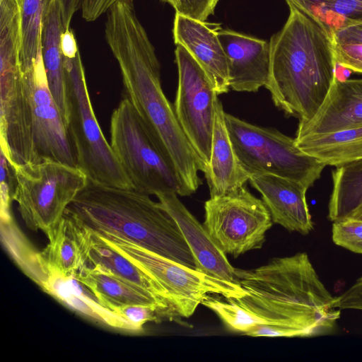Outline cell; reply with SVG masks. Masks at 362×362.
<instances>
[{
  "mask_svg": "<svg viewBox=\"0 0 362 362\" xmlns=\"http://www.w3.org/2000/svg\"><path fill=\"white\" fill-rule=\"evenodd\" d=\"M105 37L117 60L130 100L172 162L180 197L202 185V167L177 119L161 86L155 48L140 22L132 0H119L107 11Z\"/></svg>",
  "mask_w": 362,
  "mask_h": 362,
  "instance_id": "1",
  "label": "cell"
},
{
  "mask_svg": "<svg viewBox=\"0 0 362 362\" xmlns=\"http://www.w3.org/2000/svg\"><path fill=\"white\" fill-rule=\"evenodd\" d=\"M281 29L269 41L265 88L274 105L303 122L316 114L336 76L333 33L292 4Z\"/></svg>",
  "mask_w": 362,
  "mask_h": 362,
  "instance_id": "2",
  "label": "cell"
},
{
  "mask_svg": "<svg viewBox=\"0 0 362 362\" xmlns=\"http://www.w3.org/2000/svg\"><path fill=\"white\" fill-rule=\"evenodd\" d=\"M235 276L245 293L231 299L272 325L312 337L332 332L340 317L305 252L276 257L253 269L235 268Z\"/></svg>",
  "mask_w": 362,
  "mask_h": 362,
  "instance_id": "3",
  "label": "cell"
},
{
  "mask_svg": "<svg viewBox=\"0 0 362 362\" xmlns=\"http://www.w3.org/2000/svg\"><path fill=\"white\" fill-rule=\"evenodd\" d=\"M64 215L93 232L117 236L195 269L177 224L150 195L88 180Z\"/></svg>",
  "mask_w": 362,
  "mask_h": 362,
  "instance_id": "4",
  "label": "cell"
},
{
  "mask_svg": "<svg viewBox=\"0 0 362 362\" xmlns=\"http://www.w3.org/2000/svg\"><path fill=\"white\" fill-rule=\"evenodd\" d=\"M110 134L111 147L134 189L148 195H180L181 185L172 162L127 97L112 113Z\"/></svg>",
  "mask_w": 362,
  "mask_h": 362,
  "instance_id": "5",
  "label": "cell"
},
{
  "mask_svg": "<svg viewBox=\"0 0 362 362\" xmlns=\"http://www.w3.org/2000/svg\"><path fill=\"white\" fill-rule=\"evenodd\" d=\"M64 64L69 102L66 129L77 167L91 182L134 189L94 113L80 52L73 59L64 57Z\"/></svg>",
  "mask_w": 362,
  "mask_h": 362,
  "instance_id": "6",
  "label": "cell"
},
{
  "mask_svg": "<svg viewBox=\"0 0 362 362\" xmlns=\"http://www.w3.org/2000/svg\"><path fill=\"white\" fill-rule=\"evenodd\" d=\"M11 166L14 174L12 199L22 219L28 228L40 230L48 238L68 206L87 185V176L78 167L51 160Z\"/></svg>",
  "mask_w": 362,
  "mask_h": 362,
  "instance_id": "7",
  "label": "cell"
},
{
  "mask_svg": "<svg viewBox=\"0 0 362 362\" xmlns=\"http://www.w3.org/2000/svg\"><path fill=\"white\" fill-rule=\"evenodd\" d=\"M226 123L240 165L251 176L271 174L308 189L326 166L305 153L295 139L279 131L250 124L225 113Z\"/></svg>",
  "mask_w": 362,
  "mask_h": 362,
  "instance_id": "8",
  "label": "cell"
},
{
  "mask_svg": "<svg viewBox=\"0 0 362 362\" xmlns=\"http://www.w3.org/2000/svg\"><path fill=\"white\" fill-rule=\"evenodd\" d=\"M91 232L159 283L169 293L181 317H191L209 294L229 299L245 293L237 283L213 277L117 236Z\"/></svg>",
  "mask_w": 362,
  "mask_h": 362,
  "instance_id": "9",
  "label": "cell"
},
{
  "mask_svg": "<svg viewBox=\"0 0 362 362\" xmlns=\"http://www.w3.org/2000/svg\"><path fill=\"white\" fill-rule=\"evenodd\" d=\"M273 223L262 201L243 186L204 203L203 225L226 255L237 257L262 248Z\"/></svg>",
  "mask_w": 362,
  "mask_h": 362,
  "instance_id": "10",
  "label": "cell"
},
{
  "mask_svg": "<svg viewBox=\"0 0 362 362\" xmlns=\"http://www.w3.org/2000/svg\"><path fill=\"white\" fill-rule=\"evenodd\" d=\"M175 57L178 75L175 113L204 173L211 158L214 103L218 95L203 69L185 48L176 45Z\"/></svg>",
  "mask_w": 362,
  "mask_h": 362,
  "instance_id": "11",
  "label": "cell"
},
{
  "mask_svg": "<svg viewBox=\"0 0 362 362\" xmlns=\"http://www.w3.org/2000/svg\"><path fill=\"white\" fill-rule=\"evenodd\" d=\"M21 71L33 118L35 163L51 160L77 167L66 127L49 88L41 42L35 60Z\"/></svg>",
  "mask_w": 362,
  "mask_h": 362,
  "instance_id": "12",
  "label": "cell"
},
{
  "mask_svg": "<svg viewBox=\"0 0 362 362\" xmlns=\"http://www.w3.org/2000/svg\"><path fill=\"white\" fill-rule=\"evenodd\" d=\"M175 192L158 194L159 206L177 224L195 262V269L213 277L235 281L234 268L206 228L192 214ZM238 284V283H237Z\"/></svg>",
  "mask_w": 362,
  "mask_h": 362,
  "instance_id": "13",
  "label": "cell"
},
{
  "mask_svg": "<svg viewBox=\"0 0 362 362\" xmlns=\"http://www.w3.org/2000/svg\"><path fill=\"white\" fill-rule=\"evenodd\" d=\"M218 25L210 24L175 13L173 38L197 62L218 95L227 93L230 88L228 62L218 38Z\"/></svg>",
  "mask_w": 362,
  "mask_h": 362,
  "instance_id": "14",
  "label": "cell"
},
{
  "mask_svg": "<svg viewBox=\"0 0 362 362\" xmlns=\"http://www.w3.org/2000/svg\"><path fill=\"white\" fill-rule=\"evenodd\" d=\"M218 38L225 52L230 88L238 92H257L269 74V41L228 29H220Z\"/></svg>",
  "mask_w": 362,
  "mask_h": 362,
  "instance_id": "15",
  "label": "cell"
},
{
  "mask_svg": "<svg viewBox=\"0 0 362 362\" xmlns=\"http://www.w3.org/2000/svg\"><path fill=\"white\" fill-rule=\"evenodd\" d=\"M362 127V78L337 76L314 117L299 122L296 139Z\"/></svg>",
  "mask_w": 362,
  "mask_h": 362,
  "instance_id": "16",
  "label": "cell"
},
{
  "mask_svg": "<svg viewBox=\"0 0 362 362\" xmlns=\"http://www.w3.org/2000/svg\"><path fill=\"white\" fill-rule=\"evenodd\" d=\"M249 182L261 194L273 223L302 235L311 232L313 223L306 202L307 188L271 174L252 175Z\"/></svg>",
  "mask_w": 362,
  "mask_h": 362,
  "instance_id": "17",
  "label": "cell"
},
{
  "mask_svg": "<svg viewBox=\"0 0 362 362\" xmlns=\"http://www.w3.org/2000/svg\"><path fill=\"white\" fill-rule=\"evenodd\" d=\"M214 109L211 158L204 173L210 197H220L245 186L250 177L237 157L227 129L226 112L218 96Z\"/></svg>",
  "mask_w": 362,
  "mask_h": 362,
  "instance_id": "18",
  "label": "cell"
},
{
  "mask_svg": "<svg viewBox=\"0 0 362 362\" xmlns=\"http://www.w3.org/2000/svg\"><path fill=\"white\" fill-rule=\"evenodd\" d=\"M72 276L82 283L101 305L110 310L121 305H144L157 308L165 320L179 322L181 318L150 294L124 281L100 267L86 265Z\"/></svg>",
  "mask_w": 362,
  "mask_h": 362,
  "instance_id": "19",
  "label": "cell"
},
{
  "mask_svg": "<svg viewBox=\"0 0 362 362\" xmlns=\"http://www.w3.org/2000/svg\"><path fill=\"white\" fill-rule=\"evenodd\" d=\"M82 228L87 256L86 265L103 268L124 281L150 294L180 317L169 293L159 283L105 244L90 230Z\"/></svg>",
  "mask_w": 362,
  "mask_h": 362,
  "instance_id": "20",
  "label": "cell"
},
{
  "mask_svg": "<svg viewBox=\"0 0 362 362\" xmlns=\"http://www.w3.org/2000/svg\"><path fill=\"white\" fill-rule=\"evenodd\" d=\"M64 29L59 1L53 0L42 16V54L49 90L66 127L69 119L67 83L60 48V35Z\"/></svg>",
  "mask_w": 362,
  "mask_h": 362,
  "instance_id": "21",
  "label": "cell"
},
{
  "mask_svg": "<svg viewBox=\"0 0 362 362\" xmlns=\"http://www.w3.org/2000/svg\"><path fill=\"white\" fill-rule=\"evenodd\" d=\"M40 252L43 259L66 276L78 274L87 264L83 229L64 216Z\"/></svg>",
  "mask_w": 362,
  "mask_h": 362,
  "instance_id": "22",
  "label": "cell"
},
{
  "mask_svg": "<svg viewBox=\"0 0 362 362\" xmlns=\"http://www.w3.org/2000/svg\"><path fill=\"white\" fill-rule=\"evenodd\" d=\"M294 139L300 150L325 165L337 167L362 158V127Z\"/></svg>",
  "mask_w": 362,
  "mask_h": 362,
  "instance_id": "23",
  "label": "cell"
},
{
  "mask_svg": "<svg viewBox=\"0 0 362 362\" xmlns=\"http://www.w3.org/2000/svg\"><path fill=\"white\" fill-rule=\"evenodd\" d=\"M328 218L339 221L362 206V158L339 165L332 171Z\"/></svg>",
  "mask_w": 362,
  "mask_h": 362,
  "instance_id": "24",
  "label": "cell"
},
{
  "mask_svg": "<svg viewBox=\"0 0 362 362\" xmlns=\"http://www.w3.org/2000/svg\"><path fill=\"white\" fill-rule=\"evenodd\" d=\"M322 23L332 33L362 22V0H284Z\"/></svg>",
  "mask_w": 362,
  "mask_h": 362,
  "instance_id": "25",
  "label": "cell"
},
{
  "mask_svg": "<svg viewBox=\"0 0 362 362\" xmlns=\"http://www.w3.org/2000/svg\"><path fill=\"white\" fill-rule=\"evenodd\" d=\"M53 0H24L21 8V66L35 60L41 42L42 20Z\"/></svg>",
  "mask_w": 362,
  "mask_h": 362,
  "instance_id": "26",
  "label": "cell"
},
{
  "mask_svg": "<svg viewBox=\"0 0 362 362\" xmlns=\"http://www.w3.org/2000/svg\"><path fill=\"white\" fill-rule=\"evenodd\" d=\"M226 300L209 294L201 304L214 312L228 329L235 332L245 334L259 325H272L268 320L245 309L233 299Z\"/></svg>",
  "mask_w": 362,
  "mask_h": 362,
  "instance_id": "27",
  "label": "cell"
},
{
  "mask_svg": "<svg viewBox=\"0 0 362 362\" xmlns=\"http://www.w3.org/2000/svg\"><path fill=\"white\" fill-rule=\"evenodd\" d=\"M332 238L334 244L362 255V221L347 218L333 222Z\"/></svg>",
  "mask_w": 362,
  "mask_h": 362,
  "instance_id": "28",
  "label": "cell"
},
{
  "mask_svg": "<svg viewBox=\"0 0 362 362\" xmlns=\"http://www.w3.org/2000/svg\"><path fill=\"white\" fill-rule=\"evenodd\" d=\"M111 310L125 320L134 332L141 331L148 322L165 320L162 313L153 306L144 305H126L115 307Z\"/></svg>",
  "mask_w": 362,
  "mask_h": 362,
  "instance_id": "29",
  "label": "cell"
},
{
  "mask_svg": "<svg viewBox=\"0 0 362 362\" xmlns=\"http://www.w3.org/2000/svg\"><path fill=\"white\" fill-rule=\"evenodd\" d=\"M219 0H177L175 13L201 21H206L214 13Z\"/></svg>",
  "mask_w": 362,
  "mask_h": 362,
  "instance_id": "30",
  "label": "cell"
},
{
  "mask_svg": "<svg viewBox=\"0 0 362 362\" xmlns=\"http://www.w3.org/2000/svg\"><path fill=\"white\" fill-rule=\"evenodd\" d=\"M334 52L338 65L362 74V44H342L334 41Z\"/></svg>",
  "mask_w": 362,
  "mask_h": 362,
  "instance_id": "31",
  "label": "cell"
},
{
  "mask_svg": "<svg viewBox=\"0 0 362 362\" xmlns=\"http://www.w3.org/2000/svg\"><path fill=\"white\" fill-rule=\"evenodd\" d=\"M334 308L356 309L362 310V276L341 295L334 298L333 301Z\"/></svg>",
  "mask_w": 362,
  "mask_h": 362,
  "instance_id": "32",
  "label": "cell"
},
{
  "mask_svg": "<svg viewBox=\"0 0 362 362\" xmlns=\"http://www.w3.org/2000/svg\"><path fill=\"white\" fill-rule=\"evenodd\" d=\"M251 337H304L303 334L296 329L276 325H259L245 334Z\"/></svg>",
  "mask_w": 362,
  "mask_h": 362,
  "instance_id": "33",
  "label": "cell"
},
{
  "mask_svg": "<svg viewBox=\"0 0 362 362\" xmlns=\"http://www.w3.org/2000/svg\"><path fill=\"white\" fill-rule=\"evenodd\" d=\"M119 0H81V16L85 21L93 22L106 13Z\"/></svg>",
  "mask_w": 362,
  "mask_h": 362,
  "instance_id": "34",
  "label": "cell"
},
{
  "mask_svg": "<svg viewBox=\"0 0 362 362\" xmlns=\"http://www.w3.org/2000/svg\"><path fill=\"white\" fill-rule=\"evenodd\" d=\"M336 42L362 44V22L340 28L333 33Z\"/></svg>",
  "mask_w": 362,
  "mask_h": 362,
  "instance_id": "35",
  "label": "cell"
},
{
  "mask_svg": "<svg viewBox=\"0 0 362 362\" xmlns=\"http://www.w3.org/2000/svg\"><path fill=\"white\" fill-rule=\"evenodd\" d=\"M60 48L64 57L74 58L79 52L75 35L70 28L64 29L60 35Z\"/></svg>",
  "mask_w": 362,
  "mask_h": 362,
  "instance_id": "36",
  "label": "cell"
},
{
  "mask_svg": "<svg viewBox=\"0 0 362 362\" xmlns=\"http://www.w3.org/2000/svg\"><path fill=\"white\" fill-rule=\"evenodd\" d=\"M65 29L70 28L74 14L81 9V0H58Z\"/></svg>",
  "mask_w": 362,
  "mask_h": 362,
  "instance_id": "37",
  "label": "cell"
},
{
  "mask_svg": "<svg viewBox=\"0 0 362 362\" xmlns=\"http://www.w3.org/2000/svg\"><path fill=\"white\" fill-rule=\"evenodd\" d=\"M357 221H362V206L357 209L349 218ZM347 219V218H346Z\"/></svg>",
  "mask_w": 362,
  "mask_h": 362,
  "instance_id": "38",
  "label": "cell"
},
{
  "mask_svg": "<svg viewBox=\"0 0 362 362\" xmlns=\"http://www.w3.org/2000/svg\"><path fill=\"white\" fill-rule=\"evenodd\" d=\"M163 2L169 4L173 8L175 7L177 0H160Z\"/></svg>",
  "mask_w": 362,
  "mask_h": 362,
  "instance_id": "39",
  "label": "cell"
},
{
  "mask_svg": "<svg viewBox=\"0 0 362 362\" xmlns=\"http://www.w3.org/2000/svg\"><path fill=\"white\" fill-rule=\"evenodd\" d=\"M23 1L24 0H16L17 4L18 5V6L21 8H22V6H23Z\"/></svg>",
  "mask_w": 362,
  "mask_h": 362,
  "instance_id": "40",
  "label": "cell"
}]
</instances>
